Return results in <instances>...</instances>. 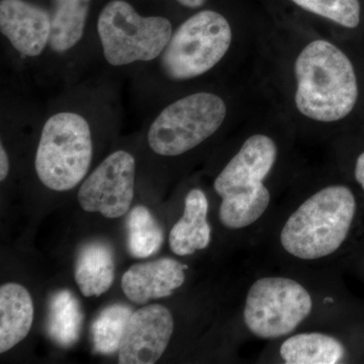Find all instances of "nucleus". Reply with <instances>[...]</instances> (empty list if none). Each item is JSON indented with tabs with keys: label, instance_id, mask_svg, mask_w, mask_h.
<instances>
[{
	"label": "nucleus",
	"instance_id": "nucleus-4",
	"mask_svg": "<svg viewBox=\"0 0 364 364\" xmlns=\"http://www.w3.org/2000/svg\"><path fill=\"white\" fill-rule=\"evenodd\" d=\"M97 32L105 60L117 67L156 59L173 33L166 18L140 16L124 0H112L104 7Z\"/></svg>",
	"mask_w": 364,
	"mask_h": 364
},
{
	"label": "nucleus",
	"instance_id": "nucleus-24",
	"mask_svg": "<svg viewBox=\"0 0 364 364\" xmlns=\"http://www.w3.org/2000/svg\"><path fill=\"white\" fill-rule=\"evenodd\" d=\"M355 178L364 188V152L359 155L355 166Z\"/></svg>",
	"mask_w": 364,
	"mask_h": 364
},
{
	"label": "nucleus",
	"instance_id": "nucleus-23",
	"mask_svg": "<svg viewBox=\"0 0 364 364\" xmlns=\"http://www.w3.org/2000/svg\"><path fill=\"white\" fill-rule=\"evenodd\" d=\"M9 159L4 145L0 146V181H4L9 176Z\"/></svg>",
	"mask_w": 364,
	"mask_h": 364
},
{
	"label": "nucleus",
	"instance_id": "nucleus-5",
	"mask_svg": "<svg viewBox=\"0 0 364 364\" xmlns=\"http://www.w3.org/2000/svg\"><path fill=\"white\" fill-rule=\"evenodd\" d=\"M231 43L227 18L217 11H200L172 33L161 54L163 71L172 80L198 77L224 58Z\"/></svg>",
	"mask_w": 364,
	"mask_h": 364
},
{
	"label": "nucleus",
	"instance_id": "nucleus-1",
	"mask_svg": "<svg viewBox=\"0 0 364 364\" xmlns=\"http://www.w3.org/2000/svg\"><path fill=\"white\" fill-rule=\"evenodd\" d=\"M296 109L303 116L332 123L348 116L358 98V83L350 60L325 40L311 42L294 63Z\"/></svg>",
	"mask_w": 364,
	"mask_h": 364
},
{
	"label": "nucleus",
	"instance_id": "nucleus-19",
	"mask_svg": "<svg viewBox=\"0 0 364 364\" xmlns=\"http://www.w3.org/2000/svg\"><path fill=\"white\" fill-rule=\"evenodd\" d=\"M269 203L270 193L264 184L247 193L225 196L220 207V221L229 229H243L257 221Z\"/></svg>",
	"mask_w": 364,
	"mask_h": 364
},
{
	"label": "nucleus",
	"instance_id": "nucleus-3",
	"mask_svg": "<svg viewBox=\"0 0 364 364\" xmlns=\"http://www.w3.org/2000/svg\"><path fill=\"white\" fill-rule=\"evenodd\" d=\"M90 124L75 112H59L48 119L36 153L41 182L55 191H67L83 181L92 159Z\"/></svg>",
	"mask_w": 364,
	"mask_h": 364
},
{
	"label": "nucleus",
	"instance_id": "nucleus-13",
	"mask_svg": "<svg viewBox=\"0 0 364 364\" xmlns=\"http://www.w3.org/2000/svg\"><path fill=\"white\" fill-rule=\"evenodd\" d=\"M208 212V198L203 191L198 188L189 191L184 200L183 215L170 231L172 252L186 256L208 247L210 242Z\"/></svg>",
	"mask_w": 364,
	"mask_h": 364
},
{
	"label": "nucleus",
	"instance_id": "nucleus-10",
	"mask_svg": "<svg viewBox=\"0 0 364 364\" xmlns=\"http://www.w3.org/2000/svg\"><path fill=\"white\" fill-rule=\"evenodd\" d=\"M277 157V147L272 138L260 134L250 136L215 178V193L223 198L259 188Z\"/></svg>",
	"mask_w": 364,
	"mask_h": 364
},
{
	"label": "nucleus",
	"instance_id": "nucleus-20",
	"mask_svg": "<svg viewBox=\"0 0 364 364\" xmlns=\"http://www.w3.org/2000/svg\"><path fill=\"white\" fill-rule=\"evenodd\" d=\"M164 241L162 228L150 210L144 205H136L127 220V247L135 258H147L161 248Z\"/></svg>",
	"mask_w": 364,
	"mask_h": 364
},
{
	"label": "nucleus",
	"instance_id": "nucleus-22",
	"mask_svg": "<svg viewBox=\"0 0 364 364\" xmlns=\"http://www.w3.org/2000/svg\"><path fill=\"white\" fill-rule=\"evenodd\" d=\"M305 11L317 14L348 28L360 23L361 6L359 0H291Z\"/></svg>",
	"mask_w": 364,
	"mask_h": 364
},
{
	"label": "nucleus",
	"instance_id": "nucleus-15",
	"mask_svg": "<svg viewBox=\"0 0 364 364\" xmlns=\"http://www.w3.org/2000/svg\"><path fill=\"white\" fill-rule=\"evenodd\" d=\"M114 254L104 241H90L79 250L75 280L86 298L107 293L114 280Z\"/></svg>",
	"mask_w": 364,
	"mask_h": 364
},
{
	"label": "nucleus",
	"instance_id": "nucleus-6",
	"mask_svg": "<svg viewBox=\"0 0 364 364\" xmlns=\"http://www.w3.org/2000/svg\"><path fill=\"white\" fill-rule=\"evenodd\" d=\"M226 114L221 97L210 92L193 93L160 112L148 132V143L158 155L178 156L214 135Z\"/></svg>",
	"mask_w": 364,
	"mask_h": 364
},
{
	"label": "nucleus",
	"instance_id": "nucleus-9",
	"mask_svg": "<svg viewBox=\"0 0 364 364\" xmlns=\"http://www.w3.org/2000/svg\"><path fill=\"white\" fill-rule=\"evenodd\" d=\"M173 317L161 305H149L132 314L119 349V364L157 363L173 333Z\"/></svg>",
	"mask_w": 364,
	"mask_h": 364
},
{
	"label": "nucleus",
	"instance_id": "nucleus-18",
	"mask_svg": "<svg viewBox=\"0 0 364 364\" xmlns=\"http://www.w3.org/2000/svg\"><path fill=\"white\" fill-rule=\"evenodd\" d=\"M90 6V0H53L49 41L53 51H69L82 39Z\"/></svg>",
	"mask_w": 364,
	"mask_h": 364
},
{
	"label": "nucleus",
	"instance_id": "nucleus-11",
	"mask_svg": "<svg viewBox=\"0 0 364 364\" xmlns=\"http://www.w3.org/2000/svg\"><path fill=\"white\" fill-rule=\"evenodd\" d=\"M0 31L16 51L23 56L37 57L49 44L51 16L25 0H1Z\"/></svg>",
	"mask_w": 364,
	"mask_h": 364
},
{
	"label": "nucleus",
	"instance_id": "nucleus-7",
	"mask_svg": "<svg viewBox=\"0 0 364 364\" xmlns=\"http://www.w3.org/2000/svg\"><path fill=\"white\" fill-rule=\"evenodd\" d=\"M312 308L310 294L296 280L264 277L249 289L244 321L255 336L279 338L296 330Z\"/></svg>",
	"mask_w": 364,
	"mask_h": 364
},
{
	"label": "nucleus",
	"instance_id": "nucleus-12",
	"mask_svg": "<svg viewBox=\"0 0 364 364\" xmlns=\"http://www.w3.org/2000/svg\"><path fill=\"white\" fill-rule=\"evenodd\" d=\"M186 269V265L171 258L138 263L124 273L122 289L132 303L144 305L171 296L184 284Z\"/></svg>",
	"mask_w": 364,
	"mask_h": 364
},
{
	"label": "nucleus",
	"instance_id": "nucleus-17",
	"mask_svg": "<svg viewBox=\"0 0 364 364\" xmlns=\"http://www.w3.org/2000/svg\"><path fill=\"white\" fill-rule=\"evenodd\" d=\"M344 352L338 340L321 333L294 335L280 347V355L289 364L338 363Z\"/></svg>",
	"mask_w": 364,
	"mask_h": 364
},
{
	"label": "nucleus",
	"instance_id": "nucleus-21",
	"mask_svg": "<svg viewBox=\"0 0 364 364\" xmlns=\"http://www.w3.org/2000/svg\"><path fill=\"white\" fill-rule=\"evenodd\" d=\"M132 314L131 308L122 304H114L104 309L91 327L93 350L104 355L119 352Z\"/></svg>",
	"mask_w": 364,
	"mask_h": 364
},
{
	"label": "nucleus",
	"instance_id": "nucleus-8",
	"mask_svg": "<svg viewBox=\"0 0 364 364\" xmlns=\"http://www.w3.org/2000/svg\"><path fill=\"white\" fill-rule=\"evenodd\" d=\"M135 158L119 150L105 158L79 188L77 200L86 212L109 219L126 215L135 189Z\"/></svg>",
	"mask_w": 364,
	"mask_h": 364
},
{
	"label": "nucleus",
	"instance_id": "nucleus-16",
	"mask_svg": "<svg viewBox=\"0 0 364 364\" xmlns=\"http://www.w3.org/2000/svg\"><path fill=\"white\" fill-rule=\"evenodd\" d=\"M47 332L50 338L64 348L78 341L82 330L85 314L77 298L68 289H62L51 296L48 311Z\"/></svg>",
	"mask_w": 364,
	"mask_h": 364
},
{
	"label": "nucleus",
	"instance_id": "nucleus-14",
	"mask_svg": "<svg viewBox=\"0 0 364 364\" xmlns=\"http://www.w3.org/2000/svg\"><path fill=\"white\" fill-rule=\"evenodd\" d=\"M33 321L32 296L18 284L0 287V352L11 350L28 336Z\"/></svg>",
	"mask_w": 364,
	"mask_h": 364
},
{
	"label": "nucleus",
	"instance_id": "nucleus-2",
	"mask_svg": "<svg viewBox=\"0 0 364 364\" xmlns=\"http://www.w3.org/2000/svg\"><path fill=\"white\" fill-rule=\"evenodd\" d=\"M355 210V198L346 186L321 189L289 218L280 233V243L299 259L326 257L343 244Z\"/></svg>",
	"mask_w": 364,
	"mask_h": 364
},
{
	"label": "nucleus",
	"instance_id": "nucleus-25",
	"mask_svg": "<svg viewBox=\"0 0 364 364\" xmlns=\"http://www.w3.org/2000/svg\"><path fill=\"white\" fill-rule=\"evenodd\" d=\"M207 0H177L181 6L189 7V9H198L203 6Z\"/></svg>",
	"mask_w": 364,
	"mask_h": 364
}]
</instances>
